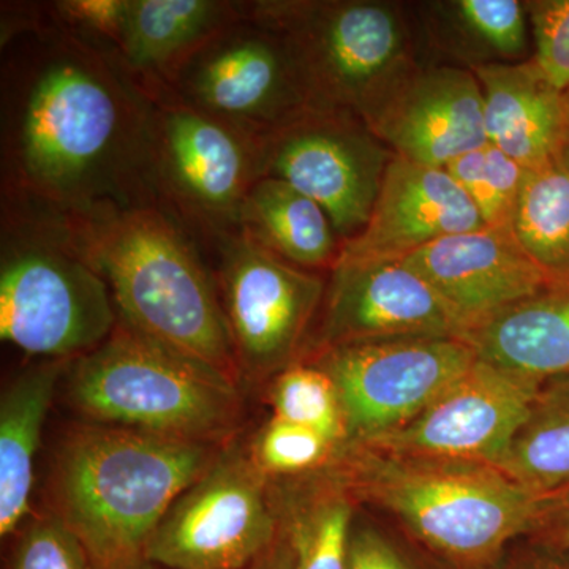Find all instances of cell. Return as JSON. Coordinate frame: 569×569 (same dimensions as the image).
I'll return each instance as SVG.
<instances>
[{"label":"cell","mask_w":569,"mask_h":569,"mask_svg":"<svg viewBox=\"0 0 569 569\" xmlns=\"http://www.w3.org/2000/svg\"><path fill=\"white\" fill-rule=\"evenodd\" d=\"M249 13L279 33L313 108L366 123L419 66L411 3L392 0H254Z\"/></svg>","instance_id":"8992f818"},{"label":"cell","mask_w":569,"mask_h":569,"mask_svg":"<svg viewBox=\"0 0 569 569\" xmlns=\"http://www.w3.org/2000/svg\"><path fill=\"white\" fill-rule=\"evenodd\" d=\"M252 569H293V553L282 530L277 535L274 545L254 561Z\"/></svg>","instance_id":"d590c367"},{"label":"cell","mask_w":569,"mask_h":569,"mask_svg":"<svg viewBox=\"0 0 569 569\" xmlns=\"http://www.w3.org/2000/svg\"><path fill=\"white\" fill-rule=\"evenodd\" d=\"M512 231L556 284H569V138L526 170Z\"/></svg>","instance_id":"d4e9b609"},{"label":"cell","mask_w":569,"mask_h":569,"mask_svg":"<svg viewBox=\"0 0 569 569\" xmlns=\"http://www.w3.org/2000/svg\"><path fill=\"white\" fill-rule=\"evenodd\" d=\"M533 37L531 56L539 71L559 91L569 89V0H527Z\"/></svg>","instance_id":"4dcf8cb0"},{"label":"cell","mask_w":569,"mask_h":569,"mask_svg":"<svg viewBox=\"0 0 569 569\" xmlns=\"http://www.w3.org/2000/svg\"><path fill=\"white\" fill-rule=\"evenodd\" d=\"M531 538L542 548L569 553V488L557 490Z\"/></svg>","instance_id":"e575fe53"},{"label":"cell","mask_w":569,"mask_h":569,"mask_svg":"<svg viewBox=\"0 0 569 569\" xmlns=\"http://www.w3.org/2000/svg\"><path fill=\"white\" fill-rule=\"evenodd\" d=\"M122 569H163L160 568L159 565L152 563V561L146 560L144 557L142 559L133 561L129 567Z\"/></svg>","instance_id":"74e56055"},{"label":"cell","mask_w":569,"mask_h":569,"mask_svg":"<svg viewBox=\"0 0 569 569\" xmlns=\"http://www.w3.org/2000/svg\"><path fill=\"white\" fill-rule=\"evenodd\" d=\"M61 219L110 287L119 321L236 377L216 277L173 213L142 204Z\"/></svg>","instance_id":"7a4b0ae2"},{"label":"cell","mask_w":569,"mask_h":569,"mask_svg":"<svg viewBox=\"0 0 569 569\" xmlns=\"http://www.w3.org/2000/svg\"><path fill=\"white\" fill-rule=\"evenodd\" d=\"M335 479L387 509L460 569L492 567L512 539L533 533L556 492H537L488 463L339 448Z\"/></svg>","instance_id":"3957f363"},{"label":"cell","mask_w":569,"mask_h":569,"mask_svg":"<svg viewBox=\"0 0 569 569\" xmlns=\"http://www.w3.org/2000/svg\"><path fill=\"white\" fill-rule=\"evenodd\" d=\"M348 569H411L399 550L376 530L351 531Z\"/></svg>","instance_id":"836d02e7"},{"label":"cell","mask_w":569,"mask_h":569,"mask_svg":"<svg viewBox=\"0 0 569 569\" xmlns=\"http://www.w3.org/2000/svg\"><path fill=\"white\" fill-rule=\"evenodd\" d=\"M445 170L478 209L486 227L511 230L526 168L488 144L463 153Z\"/></svg>","instance_id":"83f0119b"},{"label":"cell","mask_w":569,"mask_h":569,"mask_svg":"<svg viewBox=\"0 0 569 569\" xmlns=\"http://www.w3.org/2000/svg\"><path fill=\"white\" fill-rule=\"evenodd\" d=\"M419 40L451 66L475 70L529 61V18L519 0L411 3Z\"/></svg>","instance_id":"44dd1931"},{"label":"cell","mask_w":569,"mask_h":569,"mask_svg":"<svg viewBox=\"0 0 569 569\" xmlns=\"http://www.w3.org/2000/svg\"><path fill=\"white\" fill-rule=\"evenodd\" d=\"M156 96L254 138L313 108L287 44L252 18L247 2L244 14L193 51Z\"/></svg>","instance_id":"9c48e42d"},{"label":"cell","mask_w":569,"mask_h":569,"mask_svg":"<svg viewBox=\"0 0 569 569\" xmlns=\"http://www.w3.org/2000/svg\"><path fill=\"white\" fill-rule=\"evenodd\" d=\"M545 381L488 361L475 365L406 426L366 447L395 455L500 467Z\"/></svg>","instance_id":"5bb4252c"},{"label":"cell","mask_w":569,"mask_h":569,"mask_svg":"<svg viewBox=\"0 0 569 569\" xmlns=\"http://www.w3.org/2000/svg\"><path fill=\"white\" fill-rule=\"evenodd\" d=\"M153 99L151 182L157 201L206 246L238 231L260 179L258 138L176 102Z\"/></svg>","instance_id":"ba28073f"},{"label":"cell","mask_w":569,"mask_h":569,"mask_svg":"<svg viewBox=\"0 0 569 569\" xmlns=\"http://www.w3.org/2000/svg\"><path fill=\"white\" fill-rule=\"evenodd\" d=\"M52 20L114 51L129 0H61L44 3Z\"/></svg>","instance_id":"d6a6232c"},{"label":"cell","mask_w":569,"mask_h":569,"mask_svg":"<svg viewBox=\"0 0 569 569\" xmlns=\"http://www.w3.org/2000/svg\"><path fill=\"white\" fill-rule=\"evenodd\" d=\"M0 51V200L58 217L159 204L153 99L111 48L9 3Z\"/></svg>","instance_id":"6da1fadb"},{"label":"cell","mask_w":569,"mask_h":569,"mask_svg":"<svg viewBox=\"0 0 569 569\" xmlns=\"http://www.w3.org/2000/svg\"><path fill=\"white\" fill-rule=\"evenodd\" d=\"M11 569H93L80 539L61 519L41 520L26 531Z\"/></svg>","instance_id":"1f68e13d"},{"label":"cell","mask_w":569,"mask_h":569,"mask_svg":"<svg viewBox=\"0 0 569 569\" xmlns=\"http://www.w3.org/2000/svg\"><path fill=\"white\" fill-rule=\"evenodd\" d=\"M478 209L445 168L395 157L369 222L342 257L402 261L422 247L485 228Z\"/></svg>","instance_id":"ac0fdd59"},{"label":"cell","mask_w":569,"mask_h":569,"mask_svg":"<svg viewBox=\"0 0 569 569\" xmlns=\"http://www.w3.org/2000/svg\"><path fill=\"white\" fill-rule=\"evenodd\" d=\"M337 449L316 430L274 415L254 443V466L266 473H301L323 466Z\"/></svg>","instance_id":"f546056e"},{"label":"cell","mask_w":569,"mask_h":569,"mask_svg":"<svg viewBox=\"0 0 569 569\" xmlns=\"http://www.w3.org/2000/svg\"><path fill=\"white\" fill-rule=\"evenodd\" d=\"M119 323L110 287L61 217L2 201L0 339L24 353L77 359Z\"/></svg>","instance_id":"5b68a950"},{"label":"cell","mask_w":569,"mask_h":569,"mask_svg":"<svg viewBox=\"0 0 569 569\" xmlns=\"http://www.w3.org/2000/svg\"><path fill=\"white\" fill-rule=\"evenodd\" d=\"M258 157L260 178L317 201L346 244L369 222L396 153L358 116L310 108L258 138Z\"/></svg>","instance_id":"30bf717a"},{"label":"cell","mask_w":569,"mask_h":569,"mask_svg":"<svg viewBox=\"0 0 569 569\" xmlns=\"http://www.w3.org/2000/svg\"><path fill=\"white\" fill-rule=\"evenodd\" d=\"M69 392L100 425L204 443L230 429L239 410L234 378L122 321L74 359Z\"/></svg>","instance_id":"52a82bcc"},{"label":"cell","mask_w":569,"mask_h":569,"mask_svg":"<svg viewBox=\"0 0 569 569\" xmlns=\"http://www.w3.org/2000/svg\"><path fill=\"white\" fill-rule=\"evenodd\" d=\"M537 569H569V559L565 557H550V559L538 563Z\"/></svg>","instance_id":"8d00e7d4"},{"label":"cell","mask_w":569,"mask_h":569,"mask_svg":"<svg viewBox=\"0 0 569 569\" xmlns=\"http://www.w3.org/2000/svg\"><path fill=\"white\" fill-rule=\"evenodd\" d=\"M238 231L307 271L331 272L343 249L328 212L274 178H260L250 187L239 212Z\"/></svg>","instance_id":"cb8c5ba5"},{"label":"cell","mask_w":569,"mask_h":569,"mask_svg":"<svg viewBox=\"0 0 569 569\" xmlns=\"http://www.w3.org/2000/svg\"><path fill=\"white\" fill-rule=\"evenodd\" d=\"M471 71L482 89L490 144L529 170L567 141L565 92L546 80L533 59Z\"/></svg>","instance_id":"d6986e66"},{"label":"cell","mask_w":569,"mask_h":569,"mask_svg":"<svg viewBox=\"0 0 569 569\" xmlns=\"http://www.w3.org/2000/svg\"><path fill=\"white\" fill-rule=\"evenodd\" d=\"M477 359L459 337H410L325 348L313 365L335 381L347 443H369L417 418Z\"/></svg>","instance_id":"8fae6325"},{"label":"cell","mask_w":569,"mask_h":569,"mask_svg":"<svg viewBox=\"0 0 569 569\" xmlns=\"http://www.w3.org/2000/svg\"><path fill=\"white\" fill-rule=\"evenodd\" d=\"M565 103H567V122H568V138H569V89L565 91Z\"/></svg>","instance_id":"f35d334b"},{"label":"cell","mask_w":569,"mask_h":569,"mask_svg":"<svg viewBox=\"0 0 569 569\" xmlns=\"http://www.w3.org/2000/svg\"><path fill=\"white\" fill-rule=\"evenodd\" d=\"M277 535L261 471L241 456H224L176 498L144 559L163 569H244Z\"/></svg>","instance_id":"4fadbf2b"},{"label":"cell","mask_w":569,"mask_h":569,"mask_svg":"<svg viewBox=\"0 0 569 569\" xmlns=\"http://www.w3.org/2000/svg\"><path fill=\"white\" fill-rule=\"evenodd\" d=\"M318 350L410 337H459L467 328L417 272L400 261L340 254L329 272Z\"/></svg>","instance_id":"9a60e30c"},{"label":"cell","mask_w":569,"mask_h":569,"mask_svg":"<svg viewBox=\"0 0 569 569\" xmlns=\"http://www.w3.org/2000/svg\"><path fill=\"white\" fill-rule=\"evenodd\" d=\"M501 471L537 492L569 488V377L546 380Z\"/></svg>","instance_id":"484cf974"},{"label":"cell","mask_w":569,"mask_h":569,"mask_svg":"<svg viewBox=\"0 0 569 569\" xmlns=\"http://www.w3.org/2000/svg\"><path fill=\"white\" fill-rule=\"evenodd\" d=\"M400 263L437 291L467 332L556 284L523 250L515 231L489 227L448 236Z\"/></svg>","instance_id":"e0dca14e"},{"label":"cell","mask_w":569,"mask_h":569,"mask_svg":"<svg viewBox=\"0 0 569 569\" xmlns=\"http://www.w3.org/2000/svg\"><path fill=\"white\" fill-rule=\"evenodd\" d=\"M62 359L14 378L0 400V535L9 537L31 512L36 458Z\"/></svg>","instance_id":"603a6c76"},{"label":"cell","mask_w":569,"mask_h":569,"mask_svg":"<svg viewBox=\"0 0 569 569\" xmlns=\"http://www.w3.org/2000/svg\"><path fill=\"white\" fill-rule=\"evenodd\" d=\"M397 157L447 168L488 144L485 99L473 71L419 63L367 122Z\"/></svg>","instance_id":"2e32d148"},{"label":"cell","mask_w":569,"mask_h":569,"mask_svg":"<svg viewBox=\"0 0 569 569\" xmlns=\"http://www.w3.org/2000/svg\"><path fill=\"white\" fill-rule=\"evenodd\" d=\"M230 0H129L114 52L149 96L213 33L244 14Z\"/></svg>","instance_id":"ffe728a7"},{"label":"cell","mask_w":569,"mask_h":569,"mask_svg":"<svg viewBox=\"0 0 569 569\" xmlns=\"http://www.w3.org/2000/svg\"><path fill=\"white\" fill-rule=\"evenodd\" d=\"M293 569H348L351 539L350 496L335 485L291 511L282 529Z\"/></svg>","instance_id":"4316f807"},{"label":"cell","mask_w":569,"mask_h":569,"mask_svg":"<svg viewBox=\"0 0 569 569\" xmlns=\"http://www.w3.org/2000/svg\"><path fill=\"white\" fill-rule=\"evenodd\" d=\"M466 340L478 358L546 381L569 377V284H552L473 326Z\"/></svg>","instance_id":"7402d4cb"},{"label":"cell","mask_w":569,"mask_h":569,"mask_svg":"<svg viewBox=\"0 0 569 569\" xmlns=\"http://www.w3.org/2000/svg\"><path fill=\"white\" fill-rule=\"evenodd\" d=\"M204 441L110 425L82 426L56 463L59 519L84 546L93 569L144 557L160 520L216 462Z\"/></svg>","instance_id":"277c9868"},{"label":"cell","mask_w":569,"mask_h":569,"mask_svg":"<svg viewBox=\"0 0 569 569\" xmlns=\"http://www.w3.org/2000/svg\"><path fill=\"white\" fill-rule=\"evenodd\" d=\"M276 417L309 427L337 448L347 443V426L335 381L316 365H290L272 389Z\"/></svg>","instance_id":"f1b7e54d"},{"label":"cell","mask_w":569,"mask_h":569,"mask_svg":"<svg viewBox=\"0 0 569 569\" xmlns=\"http://www.w3.org/2000/svg\"><path fill=\"white\" fill-rule=\"evenodd\" d=\"M213 269L238 369L264 377L287 369L323 306L320 272L288 263L242 231L220 236Z\"/></svg>","instance_id":"7c38bea8"}]
</instances>
